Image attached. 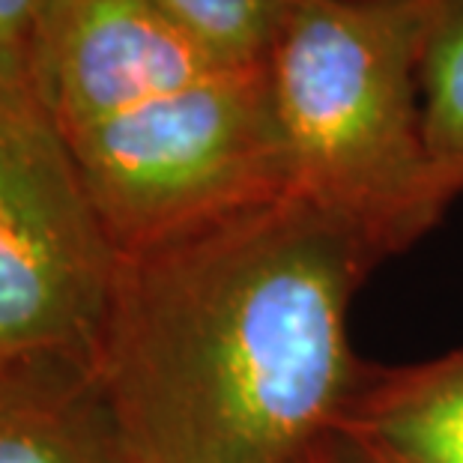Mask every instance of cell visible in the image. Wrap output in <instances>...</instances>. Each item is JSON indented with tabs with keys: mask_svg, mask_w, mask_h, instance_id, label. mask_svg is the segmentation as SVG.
<instances>
[{
	"mask_svg": "<svg viewBox=\"0 0 463 463\" xmlns=\"http://www.w3.org/2000/svg\"><path fill=\"white\" fill-rule=\"evenodd\" d=\"M377 263L297 194L120 254L93 373L135 460L302 463L338 437Z\"/></svg>",
	"mask_w": 463,
	"mask_h": 463,
	"instance_id": "obj_1",
	"label": "cell"
},
{
	"mask_svg": "<svg viewBox=\"0 0 463 463\" xmlns=\"http://www.w3.org/2000/svg\"><path fill=\"white\" fill-rule=\"evenodd\" d=\"M437 6L305 0L266 61L290 192L377 260L416 245L455 201L421 123L419 63Z\"/></svg>",
	"mask_w": 463,
	"mask_h": 463,
	"instance_id": "obj_2",
	"label": "cell"
},
{
	"mask_svg": "<svg viewBox=\"0 0 463 463\" xmlns=\"http://www.w3.org/2000/svg\"><path fill=\"white\" fill-rule=\"evenodd\" d=\"M63 137L120 254L293 194L266 63L228 69Z\"/></svg>",
	"mask_w": 463,
	"mask_h": 463,
	"instance_id": "obj_3",
	"label": "cell"
},
{
	"mask_svg": "<svg viewBox=\"0 0 463 463\" xmlns=\"http://www.w3.org/2000/svg\"><path fill=\"white\" fill-rule=\"evenodd\" d=\"M117 266L31 57L0 54V373L93 368Z\"/></svg>",
	"mask_w": 463,
	"mask_h": 463,
	"instance_id": "obj_4",
	"label": "cell"
},
{
	"mask_svg": "<svg viewBox=\"0 0 463 463\" xmlns=\"http://www.w3.org/2000/svg\"><path fill=\"white\" fill-rule=\"evenodd\" d=\"M27 57L63 135L240 69L165 0H45Z\"/></svg>",
	"mask_w": 463,
	"mask_h": 463,
	"instance_id": "obj_5",
	"label": "cell"
},
{
	"mask_svg": "<svg viewBox=\"0 0 463 463\" xmlns=\"http://www.w3.org/2000/svg\"><path fill=\"white\" fill-rule=\"evenodd\" d=\"M338 439L362 463H463V350L368 371Z\"/></svg>",
	"mask_w": 463,
	"mask_h": 463,
	"instance_id": "obj_6",
	"label": "cell"
},
{
	"mask_svg": "<svg viewBox=\"0 0 463 463\" xmlns=\"http://www.w3.org/2000/svg\"><path fill=\"white\" fill-rule=\"evenodd\" d=\"M0 463H137L93 368L54 364L0 383Z\"/></svg>",
	"mask_w": 463,
	"mask_h": 463,
	"instance_id": "obj_7",
	"label": "cell"
},
{
	"mask_svg": "<svg viewBox=\"0 0 463 463\" xmlns=\"http://www.w3.org/2000/svg\"><path fill=\"white\" fill-rule=\"evenodd\" d=\"M425 144L439 180L463 192V0H439L419 63Z\"/></svg>",
	"mask_w": 463,
	"mask_h": 463,
	"instance_id": "obj_8",
	"label": "cell"
},
{
	"mask_svg": "<svg viewBox=\"0 0 463 463\" xmlns=\"http://www.w3.org/2000/svg\"><path fill=\"white\" fill-rule=\"evenodd\" d=\"M210 48L233 66L269 61L275 39L305 0H165Z\"/></svg>",
	"mask_w": 463,
	"mask_h": 463,
	"instance_id": "obj_9",
	"label": "cell"
},
{
	"mask_svg": "<svg viewBox=\"0 0 463 463\" xmlns=\"http://www.w3.org/2000/svg\"><path fill=\"white\" fill-rule=\"evenodd\" d=\"M45 0H0V54L27 52Z\"/></svg>",
	"mask_w": 463,
	"mask_h": 463,
	"instance_id": "obj_10",
	"label": "cell"
},
{
	"mask_svg": "<svg viewBox=\"0 0 463 463\" xmlns=\"http://www.w3.org/2000/svg\"><path fill=\"white\" fill-rule=\"evenodd\" d=\"M302 463H362L353 451L344 446V442L335 437L329 442H323V446L314 451V455H308Z\"/></svg>",
	"mask_w": 463,
	"mask_h": 463,
	"instance_id": "obj_11",
	"label": "cell"
},
{
	"mask_svg": "<svg viewBox=\"0 0 463 463\" xmlns=\"http://www.w3.org/2000/svg\"><path fill=\"white\" fill-rule=\"evenodd\" d=\"M9 377H13V373H9ZM9 377H4V373H0V383H4V380H9Z\"/></svg>",
	"mask_w": 463,
	"mask_h": 463,
	"instance_id": "obj_12",
	"label": "cell"
}]
</instances>
